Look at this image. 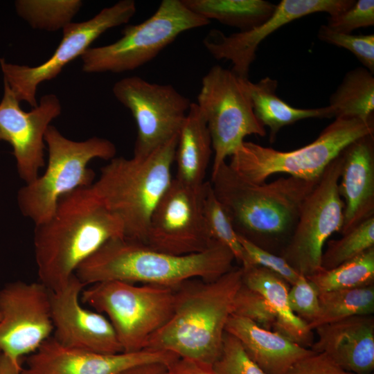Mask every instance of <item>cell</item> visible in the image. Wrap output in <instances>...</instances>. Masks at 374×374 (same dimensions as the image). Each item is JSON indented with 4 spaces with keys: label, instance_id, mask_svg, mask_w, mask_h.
Returning a JSON list of instances; mask_svg holds the SVG:
<instances>
[{
    "label": "cell",
    "instance_id": "obj_16",
    "mask_svg": "<svg viewBox=\"0 0 374 374\" xmlns=\"http://www.w3.org/2000/svg\"><path fill=\"white\" fill-rule=\"evenodd\" d=\"M61 111L60 100L53 93L43 96L31 111H24L20 101L3 82L0 101V141L12 146L19 176L26 184L36 179L40 168L45 165L44 135Z\"/></svg>",
    "mask_w": 374,
    "mask_h": 374
},
{
    "label": "cell",
    "instance_id": "obj_22",
    "mask_svg": "<svg viewBox=\"0 0 374 374\" xmlns=\"http://www.w3.org/2000/svg\"><path fill=\"white\" fill-rule=\"evenodd\" d=\"M225 331L238 339L248 356L265 374H286L296 362L315 353L235 314L229 318Z\"/></svg>",
    "mask_w": 374,
    "mask_h": 374
},
{
    "label": "cell",
    "instance_id": "obj_10",
    "mask_svg": "<svg viewBox=\"0 0 374 374\" xmlns=\"http://www.w3.org/2000/svg\"><path fill=\"white\" fill-rule=\"evenodd\" d=\"M231 70L213 66L203 77L196 103L206 121L214 154L211 174L249 135H266L256 118L246 81Z\"/></svg>",
    "mask_w": 374,
    "mask_h": 374
},
{
    "label": "cell",
    "instance_id": "obj_44",
    "mask_svg": "<svg viewBox=\"0 0 374 374\" xmlns=\"http://www.w3.org/2000/svg\"><path fill=\"white\" fill-rule=\"evenodd\" d=\"M0 319H1V315H0Z\"/></svg>",
    "mask_w": 374,
    "mask_h": 374
},
{
    "label": "cell",
    "instance_id": "obj_45",
    "mask_svg": "<svg viewBox=\"0 0 374 374\" xmlns=\"http://www.w3.org/2000/svg\"></svg>",
    "mask_w": 374,
    "mask_h": 374
},
{
    "label": "cell",
    "instance_id": "obj_2",
    "mask_svg": "<svg viewBox=\"0 0 374 374\" xmlns=\"http://www.w3.org/2000/svg\"><path fill=\"white\" fill-rule=\"evenodd\" d=\"M319 179L289 176L253 184L224 162L211 174L210 182L237 234L280 256L293 234L304 199Z\"/></svg>",
    "mask_w": 374,
    "mask_h": 374
},
{
    "label": "cell",
    "instance_id": "obj_8",
    "mask_svg": "<svg viewBox=\"0 0 374 374\" xmlns=\"http://www.w3.org/2000/svg\"><path fill=\"white\" fill-rule=\"evenodd\" d=\"M175 292L169 287L107 280L84 287L80 298L107 315L123 352L132 353L145 349L150 338L168 321Z\"/></svg>",
    "mask_w": 374,
    "mask_h": 374
},
{
    "label": "cell",
    "instance_id": "obj_28",
    "mask_svg": "<svg viewBox=\"0 0 374 374\" xmlns=\"http://www.w3.org/2000/svg\"><path fill=\"white\" fill-rule=\"evenodd\" d=\"M319 313L308 327L316 328L356 315H373L374 284L320 292Z\"/></svg>",
    "mask_w": 374,
    "mask_h": 374
},
{
    "label": "cell",
    "instance_id": "obj_4",
    "mask_svg": "<svg viewBox=\"0 0 374 374\" xmlns=\"http://www.w3.org/2000/svg\"><path fill=\"white\" fill-rule=\"evenodd\" d=\"M234 260L233 253L216 241L201 252L172 255L118 238L83 261L75 274L86 286L118 280L177 288L194 278L214 280L230 271Z\"/></svg>",
    "mask_w": 374,
    "mask_h": 374
},
{
    "label": "cell",
    "instance_id": "obj_5",
    "mask_svg": "<svg viewBox=\"0 0 374 374\" xmlns=\"http://www.w3.org/2000/svg\"><path fill=\"white\" fill-rule=\"evenodd\" d=\"M178 135L147 157H114L91 186L121 220L125 238L145 244L151 215L172 179Z\"/></svg>",
    "mask_w": 374,
    "mask_h": 374
},
{
    "label": "cell",
    "instance_id": "obj_42",
    "mask_svg": "<svg viewBox=\"0 0 374 374\" xmlns=\"http://www.w3.org/2000/svg\"><path fill=\"white\" fill-rule=\"evenodd\" d=\"M21 366L16 365L8 357L1 354L0 357V374H20Z\"/></svg>",
    "mask_w": 374,
    "mask_h": 374
},
{
    "label": "cell",
    "instance_id": "obj_24",
    "mask_svg": "<svg viewBox=\"0 0 374 374\" xmlns=\"http://www.w3.org/2000/svg\"><path fill=\"white\" fill-rule=\"evenodd\" d=\"M212 153V140L205 118L197 103H191L178 135L175 178L192 186L202 185Z\"/></svg>",
    "mask_w": 374,
    "mask_h": 374
},
{
    "label": "cell",
    "instance_id": "obj_32",
    "mask_svg": "<svg viewBox=\"0 0 374 374\" xmlns=\"http://www.w3.org/2000/svg\"><path fill=\"white\" fill-rule=\"evenodd\" d=\"M204 214L211 238L226 247L233 253L235 260L242 265L245 262L244 250L227 213L213 192L210 181L206 182Z\"/></svg>",
    "mask_w": 374,
    "mask_h": 374
},
{
    "label": "cell",
    "instance_id": "obj_23",
    "mask_svg": "<svg viewBox=\"0 0 374 374\" xmlns=\"http://www.w3.org/2000/svg\"><path fill=\"white\" fill-rule=\"evenodd\" d=\"M242 269V283L262 294L275 312L276 321L272 330L310 348L314 342L313 330L292 311L288 301L290 285L278 275L259 266L249 265Z\"/></svg>",
    "mask_w": 374,
    "mask_h": 374
},
{
    "label": "cell",
    "instance_id": "obj_36",
    "mask_svg": "<svg viewBox=\"0 0 374 374\" xmlns=\"http://www.w3.org/2000/svg\"><path fill=\"white\" fill-rule=\"evenodd\" d=\"M245 254V262L242 267L256 265L267 269L292 285L299 274L279 255L269 252L238 235Z\"/></svg>",
    "mask_w": 374,
    "mask_h": 374
},
{
    "label": "cell",
    "instance_id": "obj_18",
    "mask_svg": "<svg viewBox=\"0 0 374 374\" xmlns=\"http://www.w3.org/2000/svg\"><path fill=\"white\" fill-rule=\"evenodd\" d=\"M85 287L74 274L63 287L51 291L53 337L61 345L71 348L104 354L122 353L109 319L80 304V294Z\"/></svg>",
    "mask_w": 374,
    "mask_h": 374
},
{
    "label": "cell",
    "instance_id": "obj_33",
    "mask_svg": "<svg viewBox=\"0 0 374 374\" xmlns=\"http://www.w3.org/2000/svg\"><path fill=\"white\" fill-rule=\"evenodd\" d=\"M232 314L247 318L271 330L276 321L275 312L264 296L243 283L236 293Z\"/></svg>",
    "mask_w": 374,
    "mask_h": 374
},
{
    "label": "cell",
    "instance_id": "obj_1",
    "mask_svg": "<svg viewBox=\"0 0 374 374\" xmlns=\"http://www.w3.org/2000/svg\"><path fill=\"white\" fill-rule=\"evenodd\" d=\"M35 226L39 280L51 291L66 285L78 266L105 242L124 238L121 220L104 206L91 186L62 196L53 215Z\"/></svg>",
    "mask_w": 374,
    "mask_h": 374
},
{
    "label": "cell",
    "instance_id": "obj_19",
    "mask_svg": "<svg viewBox=\"0 0 374 374\" xmlns=\"http://www.w3.org/2000/svg\"><path fill=\"white\" fill-rule=\"evenodd\" d=\"M177 355L163 350H142L104 354L71 348L51 336L27 356L20 374H118L130 367L152 362L170 366Z\"/></svg>",
    "mask_w": 374,
    "mask_h": 374
},
{
    "label": "cell",
    "instance_id": "obj_15",
    "mask_svg": "<svg viewBox=\"0 0 374 374\" xmlns=\"http://www.w3.org/2000/svg\"><path fill=\"white\" fill-rule=\"evenodd\" d=\"M51 295L39 281L18 280L0 290V351L17 366L51 337Z\"/></svg>",
    "mask_w": 374,
    "mask_h": 374
},
{
    "label": "cell",
    "instance_id": "obj_12",
    "mask_svg": "<svg viewBox=\"0 0 374 374\" xmlns=\"http://www.w3.org/2000/svg\"><path fill=\"white\" fill-rule=\"evenodd\" d=\"M136 11L134 1L121 0L102 9L89 20L67 24L62 28V38L53 55L37 66L12 64L0 58L3 82L20 102L25 101L33 108L37 107L39 84L56 78L66 64L81 57L102 34L128 23Z\"/></svg>",
    "mask_w": 374,
    "mask_h": 374
},
{
    "label": "cell",
    "instance_id": "obj_3",
    "mask_svg": "<svg viewBox=\"0 0 374 374\" xmlns=\"http://www.w3.org/2000/svg\"><path fill=\"white\" fill-rule=\"evenodd\" d=\"M242 283L241 267L220 278L187 280L176 288L172 314L145 349L172 353L210 366L220 357L225 327Z\"/></svg>",
    "mask_w": 374,
    "mask_h": 374
},
{
    "label": "cell",
    "instance_id": "obj_27",
    "mask_svg": "<svg viewBox=\"0 0 374 374\" xmlns=\"http://www.w3.org/2000/svg\"><path fill=\"white\" fill-rule=\"evenodd\" d=\"M334 118L368 119L373 116L374 76L364 67L347 72L330 97Z\"/></svg>",
    "mask_w": 374,
    "mask_h": 374
},
{
    "label": "cell",
    "instance_id": "obj_14",
    "mask_svg": "<svg viewBox=\"0 0 374 374\" xmlns=\"http://www.w3.org/2000/svg\"><path fill=\"white\" fill-rule=\"evenodd\" d=\"M205 181L199 186L172 178L150 219L145 244L172 255L201 252L214 242L204 214Z\"/></svg>",
    "mask_w": 374,
    "mask_h": 374
},
{
    "label": "cell",
    "instance_id": "obj_41",
    "mask_svg": "<svg viewBox=\"0 0 374 374\" xmlns=\"http://www.w3.org/2000/svg\"><path fill=\"white\" fill-rule=\"evenodd\" d=\"M168 366L161 362L147 363L130 367L118 374H167Z\"/></svg>",
    "mask_w": 374,
    "mask_h": 374
},
{
    "label": "cell",
    "instance_id": "obj_31",
    "mask_svg": "<svg viewBox=\"0 0 374 374\" xmlns=\"http://www.w3.org/2000/svg\"><path fill=\"white\" fill-rule=\"evenodd\" d=\"M374 247V217H372L342 235L328 242L323 251L321 265L323 269H333Z\"/></svg>",
    "mask_w": 374,
    "mask_h": 374
},
{
    "label": "cell",
    "instance_id": "obj_21",
    "mask_svg": "<svg viewBox=\"0 0 374 374\" xmlns=\"http://www.w3.org/2000/svg\"><path fill=\"white\" fill-rule=\"evenodd\" d=\"M314 330L317 340L310 349L323 353L344 371L373 374L374 370V317L356 315L322 325Z\"/></svg>",
    "mask_w": 374,
    "mask_h": 374
},
{
    "label": "cell",
    "instance_id": "obj_35",
    "mask_svg": "<svg viewBox=\"0 0 374 374\" xmlns=\"http://www.w3.org/2000/svg\"><path fill=\"white\" fill-rule=\"evenodd\" d=\"M320 40L344 48L350 51L374 74V35H351L335 32L326 25H321L318 31Z\"/></svg>",
    "mask_w": 374,
    "mask_h": 374
},
{
    "label": "cell",
    "instance_id": "obj_13",
    "mask_svg": "<svg viewBox=\"0 0 374 374\" xmlns=\"http://www.w3.org/2000/svg\"><path fill=\"white\" fill-rule=\"evenodd\" d=\"M112 92L134 118V156L139 157L148 156L179 134L191 104L171 84L152 83L139 76L119 80Z\"/></svg>",
    "mask_w": 374,
    "mask_h": 374
},
{
    "label": "cell",
    "instance_id": "obj_7",
    "mask_svg": "<svg viewBox=\"0 0 374 374\" xmlns=\"http://www.w3.org/2000/svg\"><path fill=\"white\" fill-rule=\"evenodd\" d=\"M44 141L48 152L44 173L17 193L20 211L35 225L53 215L62 196L93 184L95 173L87 167L90 161L111 160L116 153L115 145L108 139L93 136L82 141H73L51 125L46 131Z\"/></svg>",
    "mask_w": 374,
    "mask_h": 374
},
{
    "label": "cell",
    "instance_id": "obj_39",
    "mask_svg": "<svg viewBox=\"0 0 374 374\" xmlns=\"http://www.w3.org/2000/svg\"><path fill=\"white\" fill-rule=\"evenodd\" d=\"M286 374H353L344 371L323 353H314L296 362Z\"/></svg>",
    "mask_w": 374,
    "mask_h": 374
},
{
    "label": "cell",
    "instance_id": "obj_6",
    "mask_svg": "<svg viewBox=\"0 0 374 374\" xmlns=\"http://www.w3.org/2000/svg\"><path fill=\"white\" fill-rule=\"evenodd\" d=\"M374 134V117L336 118L312 143L292 151H279L243 141L230 156L229 166L242 179L262 184L276 173L317 180L332 160L350 143Z\"/></svg>",
    "mask_w": 374,
    "mask_h": 374
},
{
    "label": "cell",
    "instance_id": "obj_26",
    "mask_svg": "<svg viewBox=\"0 0 374 374\" xmlns=\"http://www.w3.org/2000/svg\"><path fill=\"white\" fill-rule=\"evenodd\" d=\"M190 11L210 21L250 30L266 21L276 5L265 0H181Z\"/></svg>",
    "mask_w": 374,
    "mask_h": 374
},
{
    "label": "cell",
    "instance_id": "obj_9",
    "mask_svg": "<svg viewBox=\"0 0 374 374\" xmlns=\"http://www.w3.org/2000/svg\"><path fill=\"white\" fill-rule=\"evenodd\" d=\"M210 21L187 8L181 0H163L144 21L126 26L117 41L90 47L81 56L85 73H121L155 58L181 33L207 26Z\"/></svg>",
    "mask_w": 374,
    "mask_h": 374
},
{
    "label": "cell",
    "instance_id": "obj_29",
    "mask_svg": "<svg viewBox=\"0 0 374 374\" xmlns=\"http://www.w3.org/2000/svg\"><path fill=\"white\" fill-rule=\"evenodd\" d=\"M319 293L374 284V247L328 270L308 276Z\"/></svg>",
    "mask_w": 374,
    "mask_h": 374
},
{
    "label": "cell",
    "instance_id": "obj_11",
    "mask_svg": "<svg viewBox=\"0 0 374 374\" xmlns=\"http://www.w3.org/2000/svg\"><path fill=\"white\" fill-rule=\"evenodd\" d=\"M342 161L340 152L305 197L293 234L280 254L299 275L308 277L322 269L324 244L342 227L344 203L338 190Z\"/></svg>",
    "mask_w": 374,
    "mask_h": 374
},
{
    "label": "cell",
    "instance_id": "obj_43",
    "mask_svg": "<svg viewBox=\"0 0 374 374\" xmlns=\"http://www.w3.org/2000/svg\"><path fill=\"white\" fill-rule=\"evenodd\" d=\"M1 354H2V353H1V351H0V357H1Z\"/></svg>",
    "mask_w": 374,
    "mask_h": 374
},
{
    "label": "cell",
    "instance_id": "obj_40",
    "mask_svg": "<svg viewBox=\"0 0 374 374\" xmlns=\"http://www.w3.org/2000/svg\"><path fill=\"white\" fill-rule=\"evenodd\" d=\"M167 374H215L212 366L179 357L171 364Z\"/></svg>",
    "mask_w": 374,
    "mask_h": 374
},
{
    "label": "cell",
    "instance_id": "obj_20",
    "mask_svg": "<svg viewBox=\"0 0 374 374\" xmlns=\"http://www.w3.org/2000/svg\"><path fill=\"white\" fill-rule=\"evenodd\" d=\"M341 154L338 190L344 203L343 235L374 217V134L356 139Z\"/></svg>",
    "mask_w": 374,
    "mask_h": 374
},
{
    "label": "cell",
    "instance_id": "obj_30",
    "mask_svg": "<svg viewBox=\"0 0 374 374\" xmlns=\"http://www.w3.org/2000/svg\"><path fill=\"white\" fill-rule=\"evenodd\" d=\"M80 0H18L17 14L34 28L55 31L71 23L82 6Z\"/></svg>",
    "mask_w": 374,
    "mask_h": 374
},
{
    "label": "cell",
    "instance_id": "obj_37",
    "mask_svg": "<svg viewBox=\"0 0 374 374\" xmlns=\"http://www.w3.org/2000/svg\"><path fill=\"white\" fill-rule=\"evenodd\" d=\"M319 292L307 277L299 275L288 291L290 307L294 314L308 326L319 313Z\"/></svg>",
    "mask_w": 374,
    "mask_h": 374
},
{
    "label": "cell",
    "instance_id": "obj_38",
    "mask_svg": "<svg viewBox=\"0 0 374 374\" xmlns=\"http://www.w3.org/2000/svg\"><path fill=\"white\" fill-rule=\"evenodd\" d=\"M374 25V1L358 0L347 10L329 16L326 26L330 30L350 34L355 29Z\"/></svg>",
    "mask_w": 374,
    "mask_h": 374
},
{
    "label": "cell",
    "instance_id": "obj_25",
    "mask_svg": "<svg viewBox=\"0 0 374 374\" xmlns=\"http://www.w3.org/2000/svg\"><path fill=\"white\" fill-rule=\"evenodd\" d=\"M246 85L256 118L269 130L271 143L275 141L279 131L287 125L306 118H334L333 111L328 105L311 109L292 107L276 94L278 81L269 77L255 83L248 79Z\"/></svg>",
    "mask_w": 374,
    "mask_h": 374
},
{
    "label": "cell",
    "instance_id": "obj_34",
    "mask_svg": "<svg viewBox=\"0 0 374 374\" xmlns=\"http://www.w3.org/2000/svg\"><path fill=\"white\" fill-rule=\"evenodd\" d=\"M212 368L215 374H265L248 356L238 339L226 332L221 354Z\"/></svg>",
    "mask_w": 374,
    "mask_h": 374
},
{
    "label": "cell",
    "instance_id": "obj_17",
    "mask_svg": "<svg viewBox=\"0 0 374 374\" xmlns=\"http://www.w3.org/2000/svg\"><path fill=\"white\" fill-rule=\"evenodd\" d=\"M355 2L354 0H282L270 17L261 24L229 35L220 30L212 29L204 37L203 44L215 59L230 61L233 65L231 70L236 75L249 79L258 46L269 35L292 21L313 13L337 15Z\"/></svg>",
    "mask_w": 374,
    "mask_h": 374
}]
</instances>
